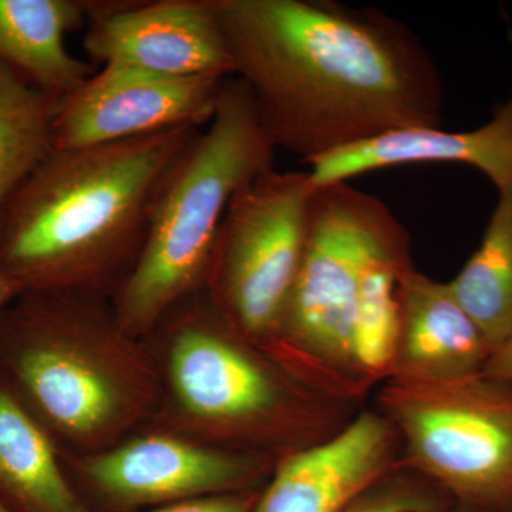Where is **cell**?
<instances>
[{"label":"cell","instance_id":"obj_1","mask_svg":"<svg viewBox=\"0 0 512 512\" xmlns=\"http://www.w3.org/2000/svg\"><path fill=\"white\" fill-rule=\"evenodd\" d=\"M234 77L275 150L309 164L406 128H440L444 87L419 37L332 0H214Z\"/></svg>","mask_w":512,"mask_h":512},{"label":"cell","instance_id":"obj_2","mask_svg":"<svg viewBox=\"0 0 512 512\" xmlns=\"http://www.w3.org/2000/svg\"><path fill=\"white\" fill-rule=\"evenodd\" d=\"M198 131L56 150L3 210L0 272L22 293L114 296L136 264L165 175Z\"/></svg>","mask_w":512,"mask_h":512},{"label":"cell","instance_id":"obj_3","mask_svg":"<svg viewBox=\"0 0 512 512\" xmlns=\"http://www.w3.org/2000/svg\"><path fill=\"white\" fill-rule=\"evenodd\" d=\"M275 154L247 86L228 77L211 123L165 175L136 264L114 293L121 332L156 328L178 303L204 288L232 198L275 167Z\"/></svg>","mask_w":512,"mask_h":512},{"label":"cell","instance_id":"obj_4","mask_svg":"<svg viewBox=\"0 0 512 512\" xmlns=\"http://www.w3.org/2000/svg\"><path fill=\"white\" fill-rule=\"evenodd\" d=\"M397 221L383 201L349 183L316 190L305 254L269 357L329 399L357 406L372 390L353 349L357 296L370 252Z\"/></svg>","mask_w":512,"mask_h":512},{"label":"cell","instance_id":"obj_5","mask_svg":"<svg viewBox=\"0 0 512 512\" xmlns=\"http://www.w3.org/2000/svg\"><path fill=\"white\" fill-rule=\"evenodd\" d=\"M170 377L185 412L218 436L292 451L329 439L356 406L313 392L208 308L177 320Z\"/></svg>","mask_w":512,"mask_h":512},{"label":"cell","instance_id":"obj_6","mask_svg":"<svg viewBox=\"0 0 512 512\" xmlns=\"http://www.w3.org/2000/svg\"><path fill=\"white\" fill-rule=\"evenodd\" d=\"M99 298L28 292L0 313V376L50 436L100 439L133 410V384L93 349L116 318Z\"/></svg>","mask_w":512,"mask_h":512},{"label":"cell","instance_id":"obj_7","mask_svg":"<svg viewBox=\"0 0 512 512\" xmlns=\"http://www.w3.org/2000/svg\"><path fill=\"white\" fill-rule=\"evenodd\" d=\"M377 400L399 436L400 466L467 507L511 503V384L484 372L440 382L390 379Z\"/></svg>","mask_w":512,"mask_h":512},{"label":"cell","instance_id":"obj_8","mask_svg":"<svg viewBox=\"0 0 512 512\" xmlns=\"http://www.w3.org/2000/svg\"><path fill=\"white\" fill-rule=\"evenodd\" d=\"M316 190L309 170L269 168L232 198L215 242L208 301L268 356L301 268Z\"/></svg>","mask_w":512,"mask_h":512},{"label":"cell","instance_id":"obj_9","mask_svg":"<svg viewBox=\"0 0 512 512\" xmlns=\"http://www.w3.org/2000/svg\"><path fill=\"white\" fill-rule=\"evenodd\" d=\"M228 77H173L126 66H101L57 100L56 150L106 146L211 123Z\"/></svg>","mask_w":512,"mask_h":512},{"label":"cell","instance_id":"obj_10","mask_svg":"<svg viewBox=\"0 0 512 512\" xmlns=\"http://www.w3.org/2000/svg\"><path fill=\"white\" fill-rule=\"evenodd\" d=\"M83 47L101 66L173 77L234 76L214 0H92Z\"/></svg>","mask_w":512,"mask_h":512},{"label":"cell","instance_id":"obj_11","mask_svg":"<svg viewBox=\"0 0 512 512\" xmlns=\"http://www.w3.org/2000/svg\"><path fill=\"white\" fill-rule=\"evenodd\" d=\"M271 463L264 454L147 436L90 458L84 471L114 503L151 505L244 491Z\"/></svg>","mask_w":512,"mask_h":512},{"label":"cell","instance_id":"obj_12","mask_svg":"<svg viewBox=\"0 0 512 512\" xmlns=\"http://www.w3.org/2000/svg\"><path fill=\"white\" fill-rule=\"evenodd\" d=\"M400 457L393 424L379 410H362L329 439L279 458L252 512H342Z\"/></svg>","mask_w":512,"mask_h":512},{"label":"cell","instance_id":"obj_13","mask_svg":"<svg viewBox=\"0 0 512 512\" xmlns=\"http://www.w3.org/2000/svg\"><path fill=\"white\" fill-rule=\"evenodd\" d=\"M493 345L448 282L412 264L399 279V326L389 379L440 382L484 372Z\"/></svg>","mask_w":512,"mask_h":512},{"label":"cell","instance_id":"obj_14","mask_svg":"<svg viewBox=\"0 0 512 512\" xmlns=\"http://www.w3.org/2000/svg\"><path fill=\"white\" fill-rule=\"evenodd\" d=\"M417 164L467 165L497 191L512 187V93L484 126L467 131L406 128L372 138L309 163L318 187L349 183L359 175Z\"/></svg>","mask_w":512,"mask_h":512},{"label":"cell","instance_id":"obj_15","mask_svg":"<svg viewBox=\"0 0 512 512\" xmlns=\"http://www.w3.org/2000/svg\"><path fill=\"white\" fill-rule=\"evenodd\" d=\"M90 2L0 0V63L57 99L74 92L96 73L66 47V36L86 26Z\"/></svg>","mask_w":512,"mask_h":512},{"label":"cell","instance_id":"obj_16","mask_svg":"<svg viewBox=\"0 0 512 512\" xmlns=\"http://www.w3.org/2000/svg\"><path fill=\"white\" fill-rule=\"evenodd\" d=\"M0 501L13 512H89L64 477L53 437L2 376Z\"/></svg>","mask_w":512,"mask_h":512},{"label":"cell","instance_id":"obj_17","mask_svg":"<svg viewBox=\"0 0 512 512\" xmlns=\"http://www.w3.org/2000/svg\"><path fill=\"white\" fill-rule=\"evenodd\" d=\"M409 232L399 221L377 242L363 271L353 325V349L360 375L370 387L392 370L399 326V279L412 264Z\"/></svg>","mask_w":512,"mask_h":512},{"label":"cell","instance_id":"obj_18","mask_svg":"<svg viewBox=\"0 0 512 512\" xmlns=\"http://www.w3.org/2000/svg\"><path fill=\"white\" fill-rule=\"evenodd\" d=\"M448 284L497 348L512 332V187L498 191L480 245Z\"/></svg>","mask_w":512,"mask_h":512},{"label":"cell","instance_id":"obj_19","mask_svg":"<svg viewBox=\"0 0 512 512\" xmlns=\"http://www.w3.org/2000/svg\"><path fill=\"white\" fill-rule=\"evenodd\" d=\"M57 100L0 63V217L20 185L56 151Z\"/></svg>","mask_w":512,"mask_h":512},{"label":"cell","instance_id":"obj_20","mask_svg":"<svg viewBox=\"0 0 512 512\" xmlns=\"http://www.w3.org/2000/svg\"><path fill=\"white\" fill-rule=\"evenodd\" d=\"M447 494L426 477L394 468L342 512H446Z\"/></svg>","mask_w":512,"mask_h":512},{"label":"cell","instance_id":"obj_21","mask_svg":"<svg viewBox=\"0 0 512 512\" xmlns=\"http://www.w3.org/2000/svg\"><path fill=\"white\" fill-rule=\"evenodd\" d=\"M256 498L254 494L238 491L192 498L147 512H252Z\"/></svg>","mask_w":512,"mask_h":512},{"label":"cell","instance_id":"obj_22","mask_svg":"<svg viewBox=\"0 0 512 512\" xmlns=\"http://www.w3.org/2000/svg\"><path fill=\"white\" fill-rule=\"evenodd\" d=\"M484 373L512 386V332L493 350Z\"/></svg>","mask_w":512,"mask_h":512},{"label":"cell","instance_id":"obj_23","mask_svg":"<svg viewBox=\"0 0 512 512\" xmlns=\"http://www.w3.org/2000/svg\"><path fill=\"white\" fill-rule=\"evenodd\" d=\"M20 295H22L20 286L0 272V313L5 311L10 303L16 301Z\"/></svg>","mask_w":512,"mask_h":512},{"label":"cell","instance_id":"obj_24","mask_svg":"<svg viewBox=\"0 0 512 512\" xmlns=\"http://www.w3.org/2000/svg\"><path fill=\"white\" fill-rule=\"evenodd\" d=\"M456 512H484V511L480 510V508L467 507V505H464V510L456 511Z\"/></svg>","mask_w":512,"mask_h":512},{"label":"cell","instance_id":"obj_25","mask_svg":"<svg viewBox=\"0 0 512 512\" xmlns=\"http://www.w3.org/2000/svg\"><path fill=\"white\" fill-rule=\"evenodd\" d=\"M0 512H13V511L9 510V508L6 507V505L3 504L2 501H0Z\"/></svg>","mask_w":512,"mask_h":512}]
</instances>
